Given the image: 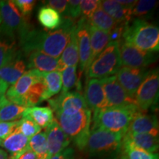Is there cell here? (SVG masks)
Returning <instances> with one entry per match:
<instances>
[{"instance_id":"29","label":"cell","mask_w":159,"mask_h":159,"mask_svg":"<svg viewBox=\"0 0 159 159\" xmlns=\"http://www.w3.org/2000/svg\"><path fill=\"white\" fill-rule=\"evenodd\" d=\"M90 26L99 30L105 32L107 33H111L119 25L117 24L110 16L107 14L101 8L100 5L97 11L94 12L90 21H89ZM124 26V25H123Z\"/></svg>"},{"instance_id":"23","label":"cell","mask_w":159,"mask_h":159,"mask_svg":"<svg viewBox=\"0 0 159 159\" xmlns=\"http://www.w3.org/2000/svg\"><path fill=\"white\" fill-rule=\"evenodd\" d=\"M16 38L0 30V69L19 54Z\"/></svg>"},{"instance_id":"28","label":"cell","mask_w":159,"mask_h":159,"mask_svg":"<svg viewBox=\"0 0 159 159\" xmlns=\"http://www.w3.org/2000/svg\"><path fill=\"white\" fill-rule=\"evenodd\" d=\"M43 83L45 86V91L42 97V102L52 98L53 96L57 94L61 91V73L57 71L43 72Z\"/></svg>"},{"instance_id":"15","label":"cell","mask_w":159,"mask_h":159,"mask_svg":"<svg viewBox=\"0 0 159 159\" xmlns=\"http://www.w3.org/2000/svg\"><path fill=\"white\" fill-rule=\"evenodd\" d=\"M84 99L89 110L94 112L108 108L101 79H89L85 89Z\"/></svg>"},{"instance_id":"3","label":"cell","mask_w":159,"mask_h":159,"mask_svg":"<svg viewBox=\"0 0 159 159\" xmlns=\"http://www.w3.org/2000/svg\"><path fill=\"white\" fill-rule=\"evenodd\" d=\"M122 36L125 42L141 50L153 53L158 52V27L144 19L131 20L125 26Z\"/></svg>"},{"instance_id":"13","label":"cell","mask_w":159,"mask_h":159,"mask_svg":"<svg viewBox=\"0 0 159 159\" xmlns=\"http://www.w3.org/2000/svg\"><path fill=\"white\" fill-rule=\"evenodd\" d=\"M150 71L122 66L116 73V78L121 86L131 97L134 98L139 87L146 78Z\"/></svg>"},{"instance_id":"1","label":"cell","mask_w":159,"mask_h":159,"mask_svg":"<svg viewBox=\"0 0 159 159\" xmlns=\"http://www.w3.org/2000/svg\"><path fill=\"white\" fill-rule=\"evenodd\" d=\"M75 26V21L63 17L62 26L55 30L48 32L32 29L19 41L20 46L25 53L36 50L59 58L69 42Z\"/></svg>"},{"instance_id":"41","label":"cell","mask_w":159,"mask_h":159,"mask_svg":"<svg viewBox=\"0 0 159 159\" xmlns=\"http://www.w3.org/2000/svg\"><path fill=\"white\" fill-rule=\"evenodd\" d=\"M47 2V6L55 10L60 14L64 15L65 12L66 11L67 5H68L67 0H49Z\"/></svg>"},{"instance_id":"35","label":"cell","mask_w":159,"mask_h":159,"mask_svg":"<svg viewBox=\"0 0 159 159\" xmlns=\"http://www.w3.org/2000/svg\"><path fill=\"white\" fill-rule=\"evenodd\" d=\"M62 88L61 93L69 92L77 84V67H67L61 71Z\"/></svg>"},{"instance_id":"27","label":"cell","mask_w":159,"mask_h":159,"mask_svg":"<svg viewBox=\"0 0 159 159\" xmlns=\"http://www.w3.org/2000/svg\"><path fill=\"white\" fill-rule=\"evenodd\" d=\"M38 20L47 30H55L59 29L63 23V17L58 12L49 6L40 7L38 12Z\"/></svg>"},{"instance_id":"40","label":"cell","mask_w":159,"mask_h":159,"mask_svg":"<svg viewBox=\"0 0 159 159\" xmlns=\"http://www.w3.org/2000/svg\"><path fill=\"white\" fill-rule=\"evenodd\" d=\"M19 121L16 122H0V139L4 140L15 131Z\"/></svg>"},{"instance_id":"43","label":"cell","mask_w":159,"mask_h":159,"mask_svg":"<svg viewBox=\"0 0 159 159\" xmlns=\"http://www.w3.org/2000/svg\"><path fill=\"white\" fill-rule=\"evenodd\" d=\"M36 156L34 152L30 149H27L23 152H21L19 156L16 157L15 159H36Z\"/></svg>"},{"instance_id":"25","label":"cell","mask_w":159,"mask_h":159,"mask_svg":"<svg viewBox=\"0 0 159 159\" xmlns=\"http://www.w3.org/2000/svg\"><path fill=\"white\" fill-rule=\"evenodd\" d=\"M31 119L35 124L42 128H47L55 120L52 111L49 107L34 106L27 108L23 114V116Z\"/></svg>"},{"instance_id":"4","label":"cell","mask_w":159,"mask_h":159,"mask_svg":"<svg viewBox=\"0 0 159 159\" xmlns=\"http://www.w3.org/2000/svg\"><path fill=\"white\" fill-rule=\"evenodd\" d=\"M123 136L103 129L92 128L85 149L91 159H116L120 155Z\"/></svg>"},{"instance_id":"8","label":"cell","mask_w":159,"mask_h":159,"mask_svg":"<svg viewBox=\"0 0 159 159\" xmlns=\"http://www.w3.org/2000/svg\"><path fill=\"white\" fill-rule=\"evenodd\" d=\"M158 69H156L150 71L135 94L137 108L141 112L147 111L156 104L158 97Z\"/></svg>"},{"instance_id":"42","label":"cell","mask_w":159,"mask_h":159,"mask_svg":"<svg viewBox=\"0 0 159 159\" xmlns=\"http://www.w3.org/2000/svg\"><path fill=\"white\" fill-rule=\"evenodd\" d=\"M49 159H75V150L72 148H67Z\"/></svg>"},{"instance_id":"6","label":"cell","mask_w":159,"mask_h":159,"mask_svg":"<svg viewBox=\"0 0 159 159\" xmlns=\"http://www.w3.org/2000/svg\"><path fill=\"white\" fill-rule=\"evenodd\" d=\"M120 41H111L86 70L89 79H102L116 75L122 67L119 53Z\"/></svg>"},{"instance_id":"26","label":"cell","mask_w":159,"mask_h":159,"mask_svg":"<svg viewBox=\"0 0 159 159\" xmlns=\"http://www.w3.org/2000/svg\"><path fill=\"white\" fill-rule=\"evenodd\" d=\"M89 35H90L91 43V64L111 41L110 33L99 30L90 25H89Z\"/></svg>"},{"instance_id":"37","label":"cell","mask_w":159,"mask_h":159,"mask_svg":"<svg viewBox=\"0 0 159 159\" xmlns=\"http://www.w3.org/2000/svg\"><path fill=\"white\" fill-rule=\"evenodd\" d=\"M100 5L99 0H83L80 2L81 16L87 21H90L94 12Z\"/></svg>"},{"instance_id":"34","label":"cell","mask_w":159,"mask_h":159,"mask_svg":"<svg viewBox=\"0 0 159 159\" xmlns=\"http://www.w3.org/2000/svg\"><path fill=\"white\" fill-rule=\"evenodd\" d=\"M158 2L155 0H139L137 1L134 7L131 9V16L133 18L142 19L146 16L150 15L154 11Z\"/></svg>"},{"instance_id":"12","label":"cell","mask_w":159,"mask_h":159,"mask_svg":"<svg viewBox=\"0 0 159 159\" xmlns=\"http://www.w3.org/2000/svg\"><path fill=\"white\" fill-rule=\"evenodd\" d=\"M43 80V72L36 69L26 71L14 84L10 86L5 93V97L10 102L21 105L22 97L34 83Z\"/></svg>"},{"instance_id":"46","label":"cell","mask_w":159,"mask_h":159,"mask_svg":"<svg viewBox=\"0 0 159 159\" xmlns=\"http://www.w3.org/2000/svg\"><path fill=\"white\" fill-rule=\"evenodd\" d=\"M0 159H9L7 152L2 149H0Z\"/></svg>"},{"instance_id":"31","label":"cell","mask_w":159,"mask_h":159,"mask_svg":"<svg viewBox=\"0 0 159 159\" xmlns=\"http://www.w3.org/2000/svg\"><path fill=\"white\" fill-rule=\"evenodd\" d=\"M27 108L22 105L7 100L0 107V122H16L22 119Z\"/></svg>"},{"instance_id":"45","label":"cell","mask_w":159,"mask_h":159,"mask_svg":"<svg viewBox=\"0 0 159 159\" xmlns=\"http://www.w3.org/2000/svg\"><path fill=\"white\" fill-rule=\"evenodd\" d=\"M117 2L120 4L121 5H122L123 7H127V8L129 9H132L134 7V5H136L137 1H134V0H129V1L128 0V1H126V0H119V1H117Z\"/></svg>"},{"instance_id":"19","label":"cell","mask_w":159,"mask_h":159,"mask_svg":"<svg viewBox=\"0 0 159 159\" xmlns=\"http://www.w3.org/2000/svg\"><path fill=\"white\" fill-rule=\"evenodd\" d=\"M27 67L41 72H51L58 70L59 58L51 57L39 51L33 50L26 53Z\"/></svg>"},{"instance_id":"32","label":"cell","mask_w":159,"mask_h":159,"mask_svg":"<svg viewBox=\"0 0 159 159\" xmlns=\"http://www.w3.org/2000/svg\"><path fill=\"white\" fill-rule=\"evenodd\" d=\"M44 91L45 86L43 83V80L34 83L22 97L21 105L26 108H30L40 104L42 102V97Z\"/></svg>"},{"instance_id":"44","label":"cell","mask_w":159,"mask_h":159,"mask_svg":"<svg viewBox=\"0 0 159 159\" xmlns=\"http://www.w3.org/2000/svg\"><path fill=\"white\" fill-rule=\"evenodd\" d=\"M7 87L5 86L2 83H0V107L7 100L5 97V93L7 90Z\"/></svg>"},{"instance_id":"39","label":"cell","mask_w":159,"mask_h":159,"mask_svg":"<svg viewBox=\"0 0 159 159\" xmlns=\"http://www.w3.org/2000/svg\"><path fill=\"white\" fill-rule=\"evenodd\" d=\"M13 2L21 14L26 17L30 15L36 4V1L34 0H16Z\"/></svg>"},{"instance_id":"16","label":"cell","mask_w":159,"mask_h":159,"mask_svg":"<svg viewBox=\"0 0 159 159\" xmlns=\"http://www.w3.org/2000/svg\"><path fill=\"white\" fill-rule=\"evenodd\" d=\"M45 133L47 135L48 148L47 159L68 148L71 142V139L61 128L55 119L49 127L46 128Z\"/></svg>"},{"instance_id":"49","label":"cell","mask_w":159,"mask_h":159,"mask_svg":"<svg viewBox=\"0 0 159 159\" xmlns=\"http://www.w3.org/2000/svg\"><path fill=\"white\" fill-rule=\"evenodd\" d=\"M116 159H121V158H117Z\"/></svg>"},{"instance_id":"21","label":"cell","mask_w":159,"mask_h":159,"mask_svg":"<svg viewBox=\"0 0 159 159\" xmlns=\"http://www.w3.org/2000/svg\"><path fill=\"white\" fill-rule=\"evenodd\" d=\"M100 7L105 13L120 25H126L132 20L131 9L123 7L114 0L100 1Z\"/></svg>"},{"instance_id":"11","label":"cell","mask_w":159,"mask_h":159,"mask_svg":"<svg viewBox=\"0 0 159 159\" xmlns=\"http://www.w3.org/2000/svg\"><path fill=\"white\" fill-rule=\"evenodd\" d=\"M48 104L49 108L54 113L74 114L83 109L88 108L84 97L78 91L61 92V94L55 98L48 99Z\"/></svg>"},{"instance_id":"2","label":"cell","mask_w":159,"mask_h":159,"mask_svg":"<svg viewBox=\"0 0 159 159\" xmlns=\"http://www.w3.org/2000/svg\"><path fill=\"white\" fill-rule=\"evenodd\" d=\"M55 120L66 135L75 143L79 150H84L91 133V111L83 109L74 114L55 113Z\"/></svg>"},{"instance_id":"10","label":"cell","mask_w":159,"mask_h":159,"mask_svg":"<svg viewBox=\"0 0 159 159\" xmlns=\"http://www.w3.org/2000/svg\"><path fill=\"white\" fill-rule=\"evenodd\" d=\"M101 80L102 82L108 108L137 107L135 99L131 97L121 86L116 80L115 75Z\"/></svg>"},{"instance_id":"7","label":"cell","mask_w":159,"mask_h":159,"mask_svg":"<svg viewBox=\"0 0 159 159\" xmlns=\"http://www.w3.org/2000/svg\"><path fill=\"white\" fill-rule=\"evenodd\" d=\"M0 30L16 38L18 36L19 41L32 30L27 17L21 14L13 1H0Z\"/></svg>"},{"instance_id":"20","label":"cell","mask_w":159,"mask_h":159,"mask_svg":"<svg viewBox=\"0 0 159 159\" xmlns=\"http://www.w3.org/2000/svg\"><path fill=\"white\" fill-rule=\"evenodd\" d=\"M75 30H76V26L71 32L69 42L62 52V55L59 57V67L57 71L60 72H61L67 67H77L79 63L78 47H77Z\"/></svg>"},{"instance_id":"38","label":"cell","mask_w":159,"mask_h":159,"mask_svg":"<svg viewBox=\"0 0 159 159\" xmlns=\"http://www.w3.org/2000/svg\"><path fill=\"white\" fill-rule=\"evenodd\" d=\"M80 2V0H70L68 1L66 11L63 17L75 21L81 16Z\"/></svg>"},{"instance_id":"36","label":"cell","mask_w":159,"mask_h":159,"mask_svg":"<svg viewBox=\"0 0 159 159\" xmlns=\"http://www.w3.org/2000/svg\"><path fill=\"white\" fill-rule=\"evenodd\" d=\"M16 130L30 139L36 134H39L41 128L31 119L24 117L19 120Z\"/></svg>"},{"instance_id":"5","label":"cell","mask_w":159,"mask_h":159,"mask_svg":"<svg viewBox=\"0 0 159 159\" xmlns=\"http://www.w3.org/2000/svg\"><path fill=\"white\" fill-rule=\"evenodd\" d=\"M138 111H140L136 106L113 107L96 111L93 115L92 128L103 129L124 136Z\"/></svg>"},{"instance_id":"33","label":"cell","mask_w":159,"mask_h":159,"mask_svg":"<svg viewBox=\"0 0 159 159\" xmlns=\"http://www.w3.org/2000/svg\"><path fill=\"white\" fill-rule=\"evenodd\" d=\"M28 147L36 156V159H47L48 148H47V135L45 132L39 133L30 139Z\"/></svg>"},{"instance_id":"48","label":"cell","mask_w":159,"mask_h":159,"mask_svg":"<svg viewBox=\"0 0 159 159\" xmlns=\"http://www.w3.org/2000/svg\"><path fill=\"white\" fill-rule=\"evenodd\" d=\"M2 140H1V139H0V146H1V144H2Z\"/></svg>"},{"instance_id":"17","label":"cell","mask_w":159,"mask_h":159,"mask_svg":"<svg viewBox=\"0 0 159 159\" xmlns=\"http://www.w3.org/2000/svg\"><path fill=\"white\" fill-rule=\"evenodd\" d=\"M26 69L27 63L19 52L14 58L0 69V83L8 89L22 76Z\"/></svg>"},{"instance_id":"24","label":"cell","mask_w":159,"mask_h":159,"mask_svg":"<svg viewBox=\"0 0 159 159\" xmlns=\"http://www.w3.org/2000/svg\"><path fill=\"white\" fill-rule=\"evenodd\" d=\"M123 139L137 148L155 153L158 150V137L148 134H132L127 132Z\"/></svg>"},{"instance_id":"14","label":"cell","mask_w":159,"mask_h":159,"mask_svg":"<svg viewBox=\"0 0 159 159\" xmlns=\"http://www.w3.org/2000/svg\"><path fill=\"white\" fill-rule=\"evenodd\" d=\"M76 38L79 53L80 68L81 71L88 69L91 59V43L89 24L81 17L76 25Z\"/></svg>"},{"instance_id":"9","label":"cell","mask_w":159,"mask_h":159,"mask_svg":"<svg viewBox=\"0 0 159 159\" xmlns=\"http://www.w3.org/2000/svg\"><path fill=\"white\" fill-rule=\"evenodd\" d=\"M119 53L122 66L145 69L156 60L155 53L141 50L123 41L119 42Z\"/></svg>"},{"instance_id":"47","label":"cell","mask_w":159,"mask_h":159,"mask_svg":"<svg viewBox=\"0 0 159 159\" xmlns=\"http://www.w3.org/2000/svg\"><path fill=\"white\" fill-rule=\"evenodd\" d=\"M2 24V16H1V12H0V25Z\"/></svg>"},{"instance_id":"30","label":"cell","mask_w":159,"mask_h":159,"mask_svg":"<svg viewBox=\"0 0 159 159\" xmlns=\"http://www.w3.org/2000/svg\"><path fill=\"white\" fill-rule=\"evenodd\" d=\"M119 158L121 159H159L158 153H151L137 148L124 140L123 138Z\"/></svg>"},{"instance_id":"18","label":"cell","mask_w":159,"mask_h":159,"mask_svg":"<svg viewBox=\"0 0 159 159\" xmlns=\"http://www.w3.org/2000/svg\"><path fill=\"white\" fill-rule=\"evenodd\" d=\"M158 121L156 115L138 111L129 125L128 131L132 134H148L158 137Z\"/></svg>"},{"instance_id":"22","label":"cell","mask_w":159,"mask_h":159,"mask_svg":"<svg viewBox=\"0 0 159 159\" xmlns=\"http://www.w3.org/2000/svg\"><path fill=\"white\" fill-rule=\"evenodd\" d=\"M30 139L19 132L16 129L13 133L2 140L1 146L11 153L9 159H15L27 149Z\"/></svg>"}]
</instances>
